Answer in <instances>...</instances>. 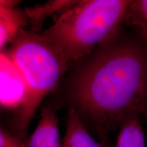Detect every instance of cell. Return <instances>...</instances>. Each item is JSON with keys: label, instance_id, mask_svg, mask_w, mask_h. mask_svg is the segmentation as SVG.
<instances>
[{"label": "cell", "instance_id": "6da1fadb", "mask_svg": "<svg viewBox=\"0 0 147 147\" xmlns=\"http://www.w3.org/2000/svg\"><path fill=\"white\" fill-rule=\"evenodd\" d=\"M67 85L71 107L100 136L147 110V42L123 34L80 61Z\"/></svg>", "mask_w": 147, "mask_h": 147}, {"label": "cell", "instance_id": "7a4b0ae2", "mask_svg": "<svg viewBox=\"0 0 147 147\" xmlns=\"http://www.w3.org/2000/svg\"><path fill=\"white\" fill-rule=\"evenodd\" d=\"M131 3V0L78 1L39 34L52 42L71 65L121 32Z\"/></svg>", "mask_w": 147, "mask_h": 147}, {"label": "cell", "instance_id": "3957f363", "mask_svg": "<svg viewBox=\"0 0 147 147\" xmlns=\"http://www.w3.org/2000/svg\"><path fill=\"white\" fill-rule=\"evenodd\" d=\"M8 53L25 86L23 104L12 123L13 134L24 142L43 99L56 88L70 65L52 42L23 28L12 42Z\"/></svg>", "mask_w": 147, "mask_h": 147}, {"label": "cell", "instance_id": "277c9868", "mask_svg": "<svg viewBox=\"0 0 147 147\" xmlns=\"http://www.w3.org/2000/svg\"><path fill=\"white\" fill-rule=\"evenodd\" d=\"M0 62L1 106L7 110L19 109L25 96L23 77L8 52L1 51Z\"/></svg>", "mask_w": 147, "mask_h": 147}, {"label": "cell", "instance_id": "5b68a950", "mask_svg": "<svg viewBox=\"0 0 147 147\" xmlns=\"http://www.w3.org/2000/svg\"><path fill=\"white\" fill-rule=\"evenodd\" d=\"M25 144L27 147H62L55 108L48 106L42 109L41 119Z\"/></svg>", "mask_w": 147, "mask_h": 147}, {"label": "cell", "instance_id": "8992f818", "mask_svg": "<svg viewBox=\"0 0 147 147\" xmlns=\"http://www.w3.org/2000/svg\"><path fill=\"white\" fill-rule=\"evenodd\" d=\"M62 147H110L108 138L97 142L84 126V121L72 107L69 108Z\"/></svg>", "mask_w": 147, "mask_h": 147}, {"label": "cell", "instance_id": "52a82bcc", "mask_svg": "<svg viewBox=\"0 0 147 147\" xmlns=\"http://www.w3.org/2000/svg\"><path fill=\"white\" fill-rule=\"evenodd\" d=\"M25 11L16 8L0 7V49L13 41L21 29L26 25Z\"/></svg>", "mask_w": 147, "mask_h": 147}, {"label": "cell", "instance_id": "ba28073f", "mask_svg": "<svg viewBox=\"0 0 147 147\" xmlns=\"http://www.w3.org/2000/svg\"><path fill=\"white\" fill-rule=\"evenodd\" d=\"M77 2L78 1H49L45 4L27 8L24 11L32 23V32L39 34L44 23L49 16L60 12H64Z\"/></svg>", "mask_w": 147, "mask_h": 147}, {"label": "cell", "instance_id": "9c48e42d", "mask_svg": "<svg viewBox=\"0 0 147 147\" xmlns=\"http://www.w3.org/2000/svg\"><path fill=\"white\" fill-rule=\"evenodd\" d=\"M119 129L116 147H146L144 132L139 116L126 119Z\"/></svg>", "mask_w": 147, "mask_h": 147}, {"label": "cell", "instance_id": "30bf717a", "mask_svg": "<svg viewBox=\"0 0 147 147\" xmlns=\"http://www.w3.org/2000/svg\"><path fill=\"white\" fill-rule=\"evenodd\" d=\"M125 22L138 30L139 36L147 42V0L131 1Z\"/></svg>", "mask_w": 147, "mask_h": 147}, {"label": "cell", "instance_id": "8fae6325", "mask_svg": "<svg viewBox=\"0 0 147 147\" xmlns=\"http://www.w3.org/2000/svg\"><path fill=\"white\" fill-rule=\"evenodd\" d=\"M0 147H27L25 142L4 128L0 130Z\"/></svg>", "mask_w": 147, "mask_h": 147}, {"label": "cell", "instance_id": "7c38bea8", "mask_svg": "<svg viewBox=\"0 0 147 147\" xmlns=\"http://www.w3.org/2000/svg\"><path fill=\"white\" fill-rule=\"evenodd\" d=\"M18 1L13 0H1L0 1V7H5V8H16L18 5Z\"/></svg>", "mask_w": 147, "mask_h": 147}, {"label": "cell", "instance_id": "4fadbf2b", "mask_svg": "<svg viewBox=\"0 0 147 147\" xmlns=\"http://www.w3.org/2000/svg\"><path fill=\"white\" fill-rule=\"evenodd\" d=\"M143 116H144V117H145V119H146V120H147V110H146V112H145L144 114H143Z\"/></svg>", "mask_w": 147, "mask_h": 147}]
</instances>
